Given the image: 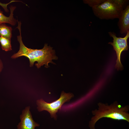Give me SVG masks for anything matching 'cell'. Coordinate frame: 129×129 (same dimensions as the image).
<instances>
[{
  "label": "cell",
  "mask_w": 129,
  "mask_h": 129,
  "mask_svg": "<svg viewBox=\"0 0 129 129\" xmlns=\"http://www.w3.org/2000/svg\"><path fill=\"white\" fill-rule=\"evenodd\" d=\"M18 25L16 28L18 30L20 34L17 36V39L19 43V48L16 53L12 55V59H16L22 56H24L28 58L30 67L33 66L34 63L38 68H39L44 65L46 68H48L49 63H54L52 60L57 59L55 55V51L52 48L45 44L43 48L41 49H34L29 48L23 43L22 39L21 31V22L17 21Z\"/></svg>",
  "instance_id": "1"
},
{
  "label": "cell",
  "mask_w": 129,
  "mask_h": 129,
  "mask_svg": "<svg viewBox=\"0 0 129 129\" xmlns=\"http://www.w3.org/2000/svg\"><path fill=\"white\" fill-rule=\"evenodd\" d=\"M97 109L92 111L93 116L89 122L90 129H95V125L96 122L102 118L112 119L124 120L129 122V107L128 105L122 106L117 102L110 105L99 102L97 104Z\"/></svg>",
  "instance_id": "2"
},
{
  "label": "cell",
  "mask_w": 129,
  "mask_h": 129,
  "mask_svg": "<svg viewBox=\"0 0 129 129\" xmlns=\"http://www.w3.org/2000/svg\"><path fill=\"white\" fill-rule=\"evenodd\" d=\"M128 2L126 0H100L91 7L94 15L99 19H113L118 18Z\"/></svg>",
  "instance_id": "3"
},
{
  "label": "cell",
  "mask_w": 129,
  "mask_h": 129,
  "mask_svg": "<svg viewBox=\"0 0 129 129\" xmlns=\"http://www.w3.org/2000/svg\"><path fill=\"white\" fill-rule=\"evenodd\" d=\"M74 97L73 94L72 93H66L62 91L60 98L52 102H47L42 99L38 100L36 101L37 109L39 112L44 110L47 111L52 118L56 120L57 117L56 113L60 110L62 106L65 102L70 101Z\"/></svg>",
  "instance_id": "4"
},
{
  "label": "cell",
  "mask_w": 129,
  "mask_h": 129,
  "mask_svg": "<svg viewBox=\"0 0 129 129\" xmlns=\"http://www.w3.org/2000/svg\"><path fill=\"white\" fill-rule=\"evenodd\" d=\"M108 33L110 36L113 38V42H110L108 43L113 47L114 50L116 52L117 57L115 68L118 70H122L123 67L121 62V56L122 52L128 50L127 40L129 38V31L123 38L117 37L113 32H109Z\"/></svg>",
  "instance_id": "5"
},
{
  "label": "cell",
  "mask_w": 129,
  "mask_h": 129,
  "mask_svg": "<svg viewBox=\"0 0 129 129\" xmlns=\"http://www.w3.org/2000/svg\"><path fill=\"white\" fill-rule=\"evenodd\" d=\"M30 107H26L22 111L20 118L21 122L17 126L18 129H35L39 124L33 119L30 111Z\"/></svg>",
  "instance_id": "6"
},
{
  "label": "cell",
  "mask_w": 129,
  "mask_h": 129,
  "mask_svg": "<svg viewBox=\"0 0 129 129\" xmlns=\"http://www.w3.org/2000/svg\"><path fill=\"white\" fill-rule=\"evenodd\" d=\"M118 25L120 33H126L129 31V5L123 10L119 18Z\"/></svg>",
  "instance_id": "7"
},
{
  "label": "cell",
  "mask_w": 129,
  "mask_h": 129,
  "mask_svg": "<svg viewBox=\"0 0 129 129\" xmlns=\"http://www.w3.org/2000/svg\"><path fill=\"white\" fill-rule=\"evenodd\" d=\"M16 8V6L12 5L9 7L10 14L9 16H5L0 8V24L7 23L12 26L16 25L17 22V20L14 17L13 12Z\"/></svg>",
  "instance_id": "8"
},
{
  "label": "cell",
  "mask_w": 129,
  "mask_h": 129,
  "mask_svg": "<svg viewBox=\"0 0 129 129\" xmlns=\"http://www.w3.org/2000/svg\"><path fill=\"white\" fill-rule=\"evenodd\" d=\"M12 30V27L8 26L5 23L0 24V36L11 39Z\"/></svg>",
  "instance_id": "9"
},
{
  "label": "cell",
  "mask_w": 129,
  "mask_h": 129,
  "mask_svg": "<svg viewBox=\"0 0 129 129\" xmlns=\"http://www.w3.org/2000/svg\"><path fill=\"white\" fill-rule=\"evenodd\" d=\"M0 43L3 50L7 52L12 50L11 39L0 36Z\"/></svg>",
  "instance_id": "10"
},
{
  "label": "cell",
  "mask_w": 129,
  "mask_h": 129,
  "mask_svg": "<svg viewBox=\"0 0 129 129\" xmlns=\"http://www.w3.org/2000/svg\"><path fill=\"white\" fill-rule=\"evenodd\" d=\"M16 1V2L19 1H18L12 0L9 3L6 4L2 3L0 2V5L2 7L4 8V10L5 11V12H8L9 11L7 8V5L8 4H9L12 3V2Z\"/></svg>",
  "instance_id": "11"
},
{
  "label": "cell",
  "mask_w": 129,
  "mask_h": 129,
  "mask_svg": "<svg viewBox=\"0 0 129 129\" xmlns=\"http://www.w3.org/2000/svg\"><path fill=\"white\" fill-rule=\"evenodd\" d=\"M3 67V62L1 59L0 58V74L2 70Z\"/></svg>",
  "instance_id": "12"
}]
</instances>
